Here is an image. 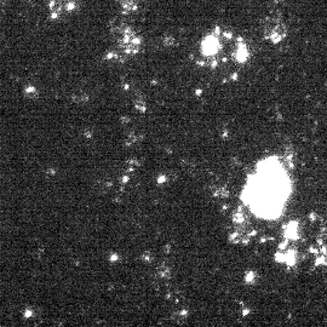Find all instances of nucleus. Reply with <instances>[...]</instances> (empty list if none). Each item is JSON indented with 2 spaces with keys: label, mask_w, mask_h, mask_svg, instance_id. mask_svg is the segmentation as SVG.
I'll return each mask as SVG.
<instances>
[]
</instances>
